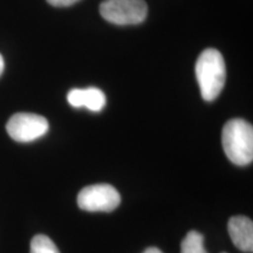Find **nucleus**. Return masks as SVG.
Masks as SVG:
<instances>
[{"instance_id":"2","label":"nucleus","mask_w":253,"mask_h":253,"mask_svg":"<svg viewBox=\"0 0 253 253\" xmlns=\"http://www.w3.org/2000/svg\"><path fill=\"white\" fill-rule=\"evenodd\" d=\"M221 143L226 157L233 164L245 167L253 160V128L242 119L230 120L221 132Z\"/></svg>"},{"instance_id":"3","label":"nucleus","mask_w":253,"mask_h":253,"mask_svg":"<svg viewBox=\"0 0 253 253\" xmlns=\"http://www.w3.org/2000/svg\"><path fill=\"white\" fill-rule=\"evenodd\" d=\"M100 13L108 23L125 26L143 23L148 14L144 0H106L100 5Z\"/></svg>"},{"instance_id":"12","label":"nucleus","mask_w":253,"mask_h":253,"mask_svg":"<svg viewBox=\"0 0 253 253\" xmlns=\"http://www.w3.org/2000/svg\"><path fill=\"white\" fill-rule=\"evenodd\" d=\"M4 68H5L4 58H2V55L0 54V75H1V74H2V72H4Z\"/></svg>"},{"instance_id":"10","label":"nucleus","mask_w":253,"mask_h":253,"mask_svg":"<svg viewBox=\"0 0 253 253\" xmlns=\"http://www.w3.org/2000/svg\"><path fill=\"white\" fill-rule=\"evenodd\" d=\"M78 1H80V0H47V2L54 7H67V6L74 5Z\"/></svg>"},{"instance_id":"7","label":"nucleus","mask_w":253,"mask_h":253,"mask_svg":"<svg viewBox=\"0 0 253 253\" xmlns=\"http://www.w3.org/2000/svg\"><path fill=\"white\" fill-rule=\"evenodd\" d=\"M68 103L74 108L86 107L91 112H101L106 106V95L99 88L89 87L86 89H72L67 95Z\"/></svg>"},{"instance_id":"13","label":"nucleus","mask_w":253,"mask_h":253,"mask_svg":"<svg viewBox=\"0 0 253 253\" xmlns=\"http://www.w3.org/2000/svg\"><path fill=\"white\" fill-rule=\"evenodd\" d=\"M224 253H225V252H224Z\"/></svg>"},{"instance_id":"6","label":"nucleus","mask_w":253,"mask_h":253,"mask_svg":"<svg viewBox=\"0 0 253 253\" xmlns=\"http://www.w3.org/2000/svg\"><path fill=\"white\" fill-rule=\"evenodd\" d=\"M227 230L237 249L246 253L253 251V223L250 218L245 216L230 218Z\"/></svg>"},{"instance_id":"9","label":"nucleus","mask_w":253,"mask_h":253,"mask_svg":"<svg viewBox=\"0 0 253 253\" xmlns=\"http://www.w3.org/2000/svg\"><path fill=\"white\" fill-rule=\"evenodd\" d=\"M31 253H60V251L48 237L37 235L31 242Z\"/></svg>"},{"instance_id":"8","label":"nucleus","mask_w":253,"mask_h":253,"mask_svg":"<svg viewBox=\"0 0 253 253\" xmlns=\"http://www.w3.org/2000/svg\"><path fill=\"white\" fill-rule=\"evenodd\" d=\"M181 253H208L204 248V237L197 231H190L182 240Z\"/></svg>"},{"instance_id":"11","label":"nucleus","mask_w":253,"mask_h":253,"mask_svg":"<svg viewBox=\"0 0 253 253\" xmlns=\"http://www.w3.org/2000/svg\"><path fill=\"white\" fill-rule=\"evenodd\" d=\"M143 253H163V252L161 251L160 249H157V248H149V249L145 250Z\"/></svg>"},{"instance_id":"1","label":"nucleus","mask_w":253,"mask_h":253,"mask_svg":"<svg viewBox=\"0 0 253 253\" xmlns=\"http://www.w3.org/2000/svg\"><path fill=\"white\" fill-rule=\"evenodd\" d=\"M196 78L202 97L208 102L216 100L226 80L225 61L219 50L208 48L201 53L196 62Z\"/></svg>"},{"instance_id":"5","label":"nucleus","mask_w":253,"mask_h":253,"mask_svg":"<svg viewBox=\"0 0 253 253\" xmlns=\"http://www.w3.org/2000/svg\"><path fill=\"white\" fill-rule=\"evenodd\" d=\"M48 129L49 125L47 119L32 113L14 114L6 125L9 137L21 143L33 142L42 137Z\"/></svg>"},{"instance_id":"4","label":"nucleus","mask_w":253,"mask_h":253,"mask_svg":"<svg viewBox=\"0 0 253 253\" xmlns=\"http://www.w3.org/2000/svg\"><path fill=\"white\" fill-rule=\"evenodd\" d=\"M121 203V197L114 186L96 184L86 186L79 192L78 205L89 212H110Z\"/></svg>"}]
</instances>
